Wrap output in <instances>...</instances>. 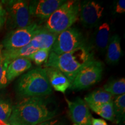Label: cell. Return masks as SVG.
<instances>
[{
  "mask_svg": "<svg viewBox=\"0 0 125 125\" xmlns=\"http://www.w3.org/2000/svg\"><path fill=\"white\" fill-rule=\"evenodd\" d=\"M58 105L48 96L24 98L13 107L9 125H38L56 116Z\"/></svg>",
  "mask_w": 125,
  "mask_h": 125,
  "instance_id": "1",
  "label": "cell"
},
{
  "mask_svg": "<svg viewBox=\"0 0 125 125\" xmlns=\"http://www.w3.org/2000/svg\"><path fill=\"white\" fill-rule=\"evenodd\" d=\"M94 60L95 59L91 47L88 45L61 54L50 52L45 67H54L59 70L71 83L83 67Z\"/></svg>",
  "mask_w": 125,
  "mask_h": 125,
  "instance_id": "2",
  "label": "cell"
},
{
  "mask_svg": "<svg viewBox=\"0 0 125 125\" xmlns=\"http://www.w3.org/2000/svg\"><path fill=\"white\" fill-rule=\"evenodd\" d=\"M16 92L20 97L26 98L44 97L52 93V87L45 68L37 67L22 75L16 84Z\"/></svg>",
  "mask_w": 125,
  "mask_h": 125,
  "instance_id": "3",
  "label": "cell"
},
{
  "mask_svg": "<svg viewBox=\"0 0 125 125\" xmlns=\"http://www.w3.org/2000/svg\"><path fill=\"white\" fill-rule=\"evenodd\" d=\"M81 2L78 1H65L45 21V29L59 34L71 26L78 19Z\"/></svg>",
  "mask_w": 125,
  "mask_h": 125,
  "instance_id": "4",
  "label": "cell"
},
{
  "mask_svg": "<svg viewBox=\"0 0 125 125\" xmlns=\"http://www.w3.org/2000/svg\"><path fill=\"white\" fill-rule=\"evenodd\" d=\"M7 14L8 26L12 29L24 28L33 22L29 12V4L26 1L12 0L4 2Z\"/></svg>",
  "mask_w": 125,
  "mask_h": 125,
  "instance_id": "5",
  "label": "cell"
},
{
  "mask_svg": "<svg viewBox=\"0 0 125 125\" xmlns=\"http://www.w3.org/2000/svg\"><path fill=\"white\" fill-rule=\"evenodd\" d=\"M88 45L85 37L79 30L70 27L57 35L51 52L61 54Z\"/></svg>",
  "mask_w": 125,
  "mask_h": 125,
  "instance_id": "6",
  "label": "cell"
},
{
  "mask_svg": "<svg viewBox=\"0 0 125 125\" xmlns=\"http://www.w3.org/2000/svg\"><path fill=\"white\" fill-rule=\"evenodd\" d=\"M104 66L99 61L94 60L88 63L79 71L70 88L73 90H80L88 88L101 81Z\"/></svg>",
  "mask_w": 125,
  "mask_h": 125,
  "instance_id": "7",
  "label": "cell"
},
{
  "mask_svg": "<svg viewBox=\"0 0 125 125\" xmlns=\"http://www.w3.org/2000/svg\"><path fill=\"white\" fill-rule=\"evenodd\" d=\"M42 26L33 22L29 26L15 29L7 34L3 41L4 50H13L29 45L31 40L41 30Z\"/></svg>",
  "mask_w": 125,
  "mask_h": 125,
  "instance_id": "8",
  "label": "cell"
},
{
  "mask_svg": "<svg viewBox=\"0 0 125 125\" xmlns=\"http://www.w3.org/2000/svg\"><path fill=\"white\" fill-rule=\"evenodd\" d=\"M104 10V7L98 3L93 1H85L81 3L78 18L85 27H95L99 24Z\"/></svg>",
  "mask_w": 125,
  "mask_h": 125,
  "instance_id": "9",
  "label": "cell"
},
{
  "mask_svg": "<svg viewBox=\"0 0 125 125\" xmlns=\"http://www.w3.org/2000/svg\"><path fill=\"white\" fill-rule=\"evenodd\" d=\"M64 0H35L29 4L31 18L40 21H46L52 14L65 2Z\"/></svg>",
  "mask_w": 125,
  "mask_h": 125,
  "instance_id": "10",
  "label": "cell"
},
{
  "mask_svg": "<svg viewBox=\"0 0 125 125\" xmlns=\"http://www.w3.org/2000/svg\"><path fill=\"white\" fill-rule=\"evenodd\" d=\"M73 125H92V115L85 101L77 97L74 100L66 99Z\"/></svg>",
  "mask_w": 125,
  "mask_h": 125,
  "instance_id": "11",
  "label": "cell"
},
{
  "mask_svg": "<svg viewBox=\"0 0 125 125\" xmlns=\"http://www.w3.org/2000/svg\"><path fill=\"white\" fill-rule=\"evenodd\" d=\"M45 70L51 87L56 91L64 93L71 85L69 79L62 72L54 67H45Z\"/></svg>",
  "mask_w": 125,
  "mask_h": 125,
  "instance_id": "12",
  "label": "cell"
},
{
  "mask_svg": "<svg viewBox=\"0 0 125 125\" xmlns=\"http://www.w3.org/2000/svg\"><path fill=\"white\" fill-rule=\"evenodd\" d=\"M57 35L58 34L50 32L42 27L32 38L29 44L37 49H48L51 51Z\"/></svg>",
  "mask_w": 125,
  "mask_h": 125,
  "instance_id": "13",
  "label": "cell"
},
{
  "mask_svg": "<svg viewBox=\"0 0 125 125\" xmlns=\"http://www.w3.org/2000/svg\"><path fill=\"white\" fill-rule=\"evenodd\" d=\"M31 66V61L28 58H19L12 61L8 64L7 70V79L9 83L24 74Z\"/></svg>",
  "mask_w": 125,
  "mask_h": 125,
  "instance_id": "14",
  "label": "cell"
},
{
  "mask_svg": "<svg viewBox=\"0 0 125 125\" xmlns=\"http://www.w3.org/2000/svg\"><path fill=\"white\" fill-rule=\"evenodd\" d=\"M110 27L108 23H103L98 26L95 32L94 44L98 51L105 52L110 39Z\"/></svg>",
  "mask_w": 125,
  "mask_h": 125,
  "instance_id": "15",
  "label": "cell"
},
{
  "mask_svg": "<svg viewBox=\"0 0 125 125\" xmlns=\"http://www.w3.org/2000/svg\"><path fill=\"white\" fill-rule=\"evenodd\" d=\"M106 51V60L108 63L110 64L118 63L122 54L121 39L118 35L111 37Z\"/></svg>",
  "mask_w": 125,
  "mask_h": 125,
  "instance_id": "16",
  "label": "cell"
},
{
  "mask_svg": "<svg viewBox=\"0 0 125 125\" xmlns=\"http://www.w3.org/2000/svg\"><path fill=\"white\" fill-rule=\"evenodd\" d=\"M85 103L88 106L98 105L113 101V96L103 89L96 90L85 97Z\"/></svg>",
  "mask_w": 125,
  "mask_h": 125,
  "instance_id": "17",
  "label": "cell"
},
{
  "mask_svg": "<svg viewBox=\"0 0 125 125\" xmlns=\"http://www.w3.org/2000/svg\"><path fill=\"white\" fill-rule=\"evenodd\" d=\"M31 45H27L22 48L13 50L2 51V55L9 63L14 60L19 58H28L37 51Z\"/></svg>",
  "mask_w": 125,
  "mask_h": 125,
  "instance_id": "18",
  "label": "cell"
},
{
  "mask_svg": "<svg viewBox=\"0 0 125 125\" xmlns=\"http://www.w3.org/2000/svg\"><path fill=\"white\" fill-rule=\"evenodd\" d=\"M92 111L108 121H115L112 101L98 105L88 106Z\"/></svg>",
  "mask_w": 125,
  "mask_h": 125,
  "instance_id": "19",
  "label": "cell"
},
{
  "mask_svg": "<svg viewBox=\"0 0 125 125\" xmlns=\"http://www.w3.org/2000/svg\"><path fill=\"white\" fill-rule=\"evenodd\" d=\"M103 89L112 96L123 94L125 93V78H122L109 81L104 85Z\"/></svg>",
  "mask_w": 125,
  "mask_h": 125,
  "instance_id": "20",
  "label": "cell"
},
{
  "mask_svg": "<svg viewBox=\"0 0 125 125\" xmlns=\"http://www.w3.org/2000/svg\"><path fill=\"white\" fill-rule=\"evenodd\" d=\"M115 121L116 120L117 123L124 119L125 114V94L119 95L115 97L112 101Z\"/></svg>",
  "mask_w": 125,
  "mask_h": 125,
  "instance_id": "21",
  "label": "cell"
},
{
  "mask_svg": "<svg viewBox=\"0 0 125 125\" xmlns=\"http://www.w3.org/2000/svg\"><path fill=\"white\" fill-rule=\"evenodd\" d=\"M12 108L13 107L10 101L0 98V120L8 123Z\"/></svg>",
  "mask_w": 125,
  "mask_h": 125,
  "instance_id": "22",
  "label": "cell"
},
{
  "mask_svg": "<svg viewBox=\"0 0 125 125\" xmlns=\"http://www.w3.org/2000/svg\"><path fill=\"white\" fill-rule=\"evenodd\" d=\"M9 62L3 57L2 54L0 56V90L8 85L7 79V70Z\"/></svg>",
  "mask_w": 125,
  "mask_h": 125,
  "instance_id": "23",
  "label": "cell"
},
{
  "mask_svg": "<svg viewBox=\"0 0 125 125\" xmlns=\"http://www.w3.org/2000/svg\"><path fill=\"white\" fill-rule=\"evenodd\" d=\"M51 51L48 49H38L29 57L31 61H33L37 65L45 63Z\"/></svg>",
  "mask_w": 125,
  "mask_h": 125,
  "instance_id": "24",
  "label": "cell"
},
{
  "mask_svg": "<svg viewBox=\"0 0 125 125\" xmlns=\"http://www.w3.org/2000/svg\"><path fill=\"white\" fill-rule=\"evenodd\" d=\"M115 11L118 13H123L125 12V1L119 0L116 3Z\"/></svg>",
  "mask_w": 125,
  "mask_h": 125,
  "instance_id": "25",
  "label": "cell"
},
{
  "mask_svg": "<svg viewBox=\"0 0 125 125\" xmlns=\"http://www.w3.org/2000/svg\"><path fill=\"white\" fill-rule=\"evenodd\" d=\"M38 125H62V123L57 119H51L49 120V121L40 123V124H39Z\"/></svg>",
  "mask_w": 125,
  "mask_h": 125,
  "instance_id": "26",
  "label": "cell"
},
{
  "mask_svg": "<svg viewBox=\"0 0 125 125\" xmlns=\"http://www.w3.org/2000/svg\"><path fill=\"white\" fill-rule=\"evenodd\" d=\"M92 125H108L107 123L102 119H92Z\"/></svg>",
  "mask_w": 125,
  "mask_h": 125,
  "instance_id": "27",
  "label": "cell"
},
{
  "mask_svg": "<svg viewBox=\"0 0 125 125\" xmlns=\"http://www.w3.org/2000/svg\"><path fill=\"white\" fill-rule=\"evenodd\" d=\"M5 14H6L5 9L4 8L2 4H1V2H0V18H1V17L4 16Z\"/></svg>",
  "mask_w": 125,
  "mask_h": 125,
  "instance_id": "28",
  "label": "cell"
},
{
  "mask_svg": "<svg viewBox=\"0 0 125 125\" xmlns=\"http://www.w3.org/2000/svg\"><path fill=\"white\" fill-rule=\"evenodd\" d=\"M0 125H9L8 123L4 122L2 121L1 120H0Z\"/></svg>",
  "mask_w": 125,
  "mask_h": 125,
  "instance_id": "29",
  "label": "cell"
},
{
  "mask_svg": "<svg viewBox=\"0 0 125 125\" xmlns=\"http://www.w3.org/2000/svg\"><path fill=\"white\" fill-rule=\"evenodd\" d=\"M2 46H0V56L1 55V53H2Z\"/></svg>",
  "mask_w": 125,
  "mask_h": 125,
  "instance_id": "30",
  "label": "cell"
},
{
  "mask_svg": "<svg viewBox=\"0 0 125 125\" xmlns=\"http://www.w3.org/2000/svg\"><path fill=\"white\" fill-rule=\"evenodd\" d=\"M0 26H1V19H0Z\"/></svg>",
  "mask_w": 125,
  "mask_h": 125,
  "instance_id": "31",
  "label": "cell"
}]
</instances>
